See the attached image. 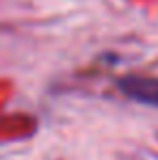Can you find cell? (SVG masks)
Instances as JSON below:
<instances>
[{"mask_svg": "<svg viewBox=\"0 0 158 160\" xmlns=\"http://www.w3.org/2000/svg\"><path fill=\"white\" fill-rule=\"evenodd\" d=\"M117 89L139 104L158 106V78L156 76H141V74H128L117 80Z\"/></svg>", "mask_w": 158, "mask_h": 160, "instance_id": "6da1fadb", "label": "cell"}]
</instances>
